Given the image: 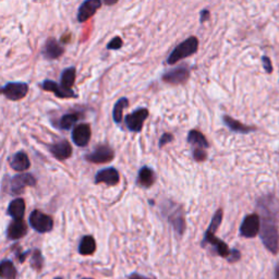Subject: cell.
Instances as JSON below:
<instances>
[{
    "instance_id": "cell-27",
    "label": "cell",
    "mask_w": 279,
    "mask_h": 279,
    "mask_svg": "<svg viewBox=\"0 0 279 279\" xmlns=\"http://www.w3.org/2000/svg\"><path fill=\"white\" fill-rule=\"evenodd\" d=\"M129 105V100L126 97H122L117 101L114 107V110H112V118L116 123H120L122 120V112L123 109L127 108Z\"/></svg>"
},
{
    "instance_id": "cell-19",
    "label": "cell",
    "mask_w": 279,
    "mask_h": 279,
    "mask_svg": "<svg viewBox=\"0 0 279 279\" xmlns=\"http://www.w3.org/2000/svg\"><path fill=\"white\" fill-rule=\"evenodd\" d=\"M63 53V48L61 47V45L55 40V39H50L48 40L44 50H43V55L46 59H57L60 57Z\"/></svg>"
},
{
    "instance_id": "cell-39",
    "label": "cell",
    "mask_w": 279,
    "mask_h": 279,
    "mask_svg": "<svg viewBox=\"0 0 279 279\" xmlns=\"http://www.w3.org/2000/svg\"><path fill=\"white\" fill-rule=\"evenodd\" d=\"M275 277H276V279H279V263L275 268Z\"/></svg>"
},
{
    "instance_id": "cell-38",
    "label": "cell",
    "mask_w": 279,
    "mask_h": 279,
    "mask_svg": "<svg viewBox=\"0 0 279 279\" xmlns=\"http://www.w3.org/2000/svg\"><path fill=\"white\" fill-rule=\"evenodd\" d=\"M103 1L105 4H107V6H112V4L117 3L119 0H103Z\"/></svg>"
},
{
    "instance_id": "cell-26",
    "label": "cell",
    "mask_w": 279,
    "mask_h": 279,
    "mask_svg": "<svg viewBox=\"0 0 279 279\" xmlns=\"http://www.w3.org/2000/svg\"><path fill=\"white\" fill-rule=\"evenodd\" d=\"M76 81V69L68 68L61 74V85L66 89H71Z\"/></svg>"
},
{
    "instance_id": "cell-12",
    "label": "cell",
    "mask_w": 279,
    "mask_h": 279,
    "mask_svg": "<svg viewBox=\"0 0 279 279\" xmlns=\"http://www.w3.org/2000/svg\"><path fill=\"white\" fill-rule=\"evenodd\" d=\"M167 215H168V221L170 222L171 225H173L174 228L176 229V232L179 234L184 233V232L186 230V223H185L184 212H182L181 207L178 205H175V208L169 207Z\"/></svg>"
},
{
    "instance_id": "cell-24",
    "label": "cell",
    "mask_w": 279,
    "mask_h": 279,
    "mask_svg": "<svg viewBox=\"0 0 279 279\" xmlns=\"http://www.w3.org/2000/svg\"><path fill=\"white\" fill-rule=\"evenodd\" d=\"M96 250V242L92 235H85L79 245V253L82 255H91Z\"/></svg>"
},
{
    "instance_id": "cell-21",
    "label": "cell",
    "mask_w": 279,
    "mask_h": 279,
    "mask_svg": "<svg viewBox=\"0 0 279 279\" xmlns=\"http://www.w3.org/2000/svg\"><path fill=\"white\" fill-rule=\"evenodd\" d=\"M25 212V202L23 198H15L9 204L8 207V215L11 216L13 219H22Z\"/></svg>"
},
{
    "instance_id": "cell-7",
    "label": "cell",
    "mask_w": 279,
    "mask_h": 279,
    "mask_svg": "<svg viewBox=\"0 0 279 279\" xmlns=\"http://www.w3.org/2000/svg\"><path fill=\"white\" fill-rule=\"evenodd\" d=\"M190 78V70L185 66L170 70L162 77L164 82L171 85H179L186 83Z\"/></svg>"
},
{
    "instance_id": "cell-16",
    "label": "cell",
    "mask_w": 279,
    "mask_h": 279,
    "mask_svg": "<svg viewBox=\"0 0 279 279\" xmlns=\"http://www.w3.org/2000/svg\"><path fill=\"white\" fill-rule=\"evenodd\" d=\"M208 243L212 244L214 248H215L218 255H221L222 257H226L227 259V256L229 255V252H230L228 245L225 242H223V241L219 240L218 238H216L215 234L205 233V235H204V240L202 242V246H205Z\"/></svg>"
},
{
    "instance_id": "cell-41",
    "label": "cell",
    "mask_w": 279,
    "mask_h": 279,
    "mask_svg": "<svg viewBox=\"0 0 279 279\" xmlns=\"http://www.w3.org/2000/svg\"><path fill=\"white\" fill-rule=\"evenodd\" d=\"M83 279H92V278H83Z\"/></svg>"
},
{
    "instance_id": "cell-35",
    "label": "cell",
    "mask_w": 279,
    "mask_h": 279,
    "mask_svg": "<svg viewBox=\"0 0 279 279\" xmlns=\"http://www.w3.org/2000/svg\"><path fill=\"white\" fill-rule=\"evenodd\" d=\"M174 140V137H173V134H169V133H165L164 136H162V138H160L159 140V147H163L165 146L166 144L171 142Z\"/></svg>"
},
{
    "instance_id": "cell-29",
    "label": "cell",
    "mask_w": 279,
    "mask_h": 279,
    "mask_svg": "<svg viewBox=\"0 0 279 279\" xmlns=\"http://www.w3.org/2000/svg\"><path fill=\"white\" fill-rule=\"evenodd\" d=\"M222 221H223V211H222V209H218V211L215 213V215L213 216L212 222H211V224H209V226H208L205 233L215 234V232L218 229V227L221 226Z\"/></svg>"
},
{
    "instance_id": "cell-34",
    "label": "cell",
    "mask_w": 279,
    "mask_h": 279,
    "mask_svg": "<svg viewBox=\"0 0 279 279\" xmlns=\"http://www.w3.org/2000/svg\"><path fill=\"white\" fill-rule=\"evenodd\" d=\"M240 257H241V253H240V252H239L238 250L232 249V251L229 252V255L227 256V260H228V262H230V263H234V262L239 261Z\"/></svg>"
},
{
    "instance_id": "cell-18",
    "label": "cell",
    "mask_w": 279,
    "mask_h": 279,
    "mask_svg": "<svg viewBox=\"0 0 279 279\" xmlns=\"http://www.w3.org/2000/svg\"><path fill=\"white\" fill-rule=\"evenodd\" d=\"M223 120L224 123L226 125L230 130L235 132V133H241V134H248L250 132H253L255 131L256 129L254 127H249V126H245L243 123H241L240 121L233 119L232 117H229V116H224L223 117Z\"/></svg>"
},
{
    "instance_id": "cell-17",
    "label": "cell",
    "mask_w": 279,
    "mask_h": 279,
    "mask_svg": "<svg viewBox=\"0 0 279 279\" xmlns=\"http://www.w3.org/2000/svg\"><path fill=\"white\" fill-rule=\"evenodd\" d=\"M28 232V226L22 221V219H14V221L9 225L7 229V235L9 239L18 240L24 237Z\"/></svg>"
},
{
    "instance_id": "cell-5",
    "label": "cell",
    "mask_w": 279,
    "mask_h": 279,
    "mask_svg": "<svg viewBox=\"0 0 279 279\" xmlns=\"http://www.w3.org/2000/svg\"><path fill=\"white\" fill-rule=\"evenodd\" d=\"M29 92V85L22 82H10L6 84V87L0 90V93H2L10 100H19L25 97Z\"/></svg>"
},
{
    "instance_id": "cell-36",
    "label": "cell",
    "mask_w": 279,
    "mask_h": 279,
    "mask_svg": "<svg viewBox=\"0 0 279 279\" xmlns=\"http://www.w3.org/2000/svg\"><path fill=\"white\" fill-rule=\"evenodd\" d=\"M209 18H211V12H209L207 9H203L200 12V22L201 23L206 22V21L209 20Z\"/></svg>"
},
{
    "instance_id": "cell-31",
    "label": "cell",
    "mask_w": 279,
    "mask_h": 279,
    "mask_svg": "<svg viewBox=\"0 0 279 279\" xmlns=\"http://www.w3.org/2000/svg\"><path fill=\"white\" fill-rule=\"evenodd\" d=\"M122 45H123V42L121 40V37L116 36L108 43V45H107V49L118 50V49H120V48L122 47Z\"/></svg>"
},
{
    "instance_id": "cell-23",
    "label": "cell",
    "mask_w": 279,
    "mask_h": 279,
    "mask_svg": "<svg viewBox=\"0 0 279 279\" xmlns=\"http://www.w3.org/2000/svg\"><path fill=\"white\" fill-rule=\"evenodd\" d=\"M155 181V174L154 171L147 167V166H144L139 171V176H138V182L139 185H141L144 187H149L151 186H153Z\"/></svg>"
},
{
    "instance_id": "cell-3",
    "label": "cell",
    "mask_w": 279,
    "mask_h": 279,
    "mask_svg": "<svg viewBox=\"0 0 279 279\" xmlns=\"http://www.w3.org/2000/svg\"><path fill=\"white\" fill-rule=\"evenodd\" d=\"M29 222L32 228L35 229L36 232L40 233L49 232L53 227V222L51 217L40 211L32 212L29 218Z\"/></svg>"
},
{
    "instance_id": "cell-37",
    "label": "cell",
    "mask_w": 279,
    "mask_h": 279,
    "mask_svg": "<svg viewBox=\"0 0 279 279\" xmlns=\"http://www.w3.org/2000/svg\"><path fill=\"white\" fill-rule=\"evenodd\" d=\"M129 279H149L147 277H144V276H141V275H139V274H132V275L129 277Z\"/></svg>"
},
{
    "instance_id": "cell-4",
    "label": "cell",
    "mask_w": 279,
    "mask_h": 279,
    "mask_svg": "<svg viewBox=\"0 0 279 279\" xmlns=\"http://www.w3.org/2000/svg\"><path fill=\"white\" fill-rule=\"evenodd\" d=\"M261 221L257 214H251L248 215L241 224L240 234L244 238H254L260 232Z\"/></svg>"
},
{
    "instance_id": "cell-22",
    "label": "cell",
    "mask_w": 279,
    "mask_h": 279,
    "mask_svg": "<svg viewBox=\"0 0 279 279\" xmlns=\"http://www.w3.org/2000/svg\"><path fill=\"white\" fill-rule=\"evenodd\" d=\"M187 142L195 148L205 149L208 147V142L204 134L197 130H191L187 134Z\"/></svg>"
},
{
    "instance_id": "cell-6",
    "label": "cell",
    "mask_w": 279,
    "mask_h": 279,
    "mask_svg": "<svg viewBox=\"0 0 279 279\" xmlns=\"http://www.w3.org/2000/svg\"><path fill=\"white\" fill-rule=\"evenodd\" d=\"M147 117L148 110L146 108H139L126 117V126L132 132H140L142 130L144 121L147 119Z\"/></svg>"
},
{
    "instance_id": "cell-32",
    "label": "cell",
    "mask_w": 279,
    "mask_h": 279,
    "mask_svg": "<svg viewBox=\"0 0 279 279\" xmlns=\"http://www.w3.org/2000/svg\"><path fill=\"white\" fill-rule=\"evenodd\" d=\"M193 157H194L196 162H203V160H205L206 159L205 149L194 148V151H193Z\"/></svg>"
},
{
    "instance_id": "cell-1",
    "label": "cell",
    "mask_w": 279,
    "mask_h": 279,
    "mask_svg": "<svg viewBox=\"0 0 279 279\" xmlns=\"http://www.w3.org/2000/svg\"><path fill=\"white\" fill-rule=\"evenodd\" d=\"M260 227V237L263 243L268 251L276 254L279 248V233L277 228V222L273 216H268L266 214L263 215Z\"/></svg>"
},
{
    "instance_id": "cell-9",
    "label": "cell",
    "mask_w": 279,
    "mask_h": 279,
    "mask_svg": "<svg viewBox=\"0 0 279 279\" xmlns=\"http://www.w3.org/2000/svg\"><path fill=\"white\" fill-rule=\"evenodd\" d=\"M115 157L114 151L108 145H99L96 147L94 151L87 155L85 159L94 164H104L109 163Z\"/></svg>"
},
{
    "instance_id": "cell-25",
    "label": "cell",
    "mask_w": 279,
    "mask_h": 279,
    "mask_svg": "<svg viewBox=\"0 0 279 279\" xmlns=\"http://www.w3.org/2000/svg\"><path fill=\"white\" fill-rule=\"evenodd\" d=\"M18 273L13 263L10 260L0 262V277L4 279H15Z\"/></svg>"
},
{
    "instance_id": "cell-15",
    "label": "cell",
    "mask_w": 279,
    "mask_h": 279,
    "mask_svg": "<svg viewBox=\"0 0 279 279\" xmlns=\"http://www.w3.org/2000/svg\"><path fill=\"white\" fill-rule=\"evenodd\" d=\"M49 151L55 158L59 160H64L71 156L72 147L71 145H70V143L67 141V140H62V141H59L55 144H52V145H50Z\"/></svg>"
},
{
    "instance_id": "cell-11",
    "label": "cell",
    "mask_w": 279,
    "mask_h": 279,
    "mask_svg": "<svg viewBox=\"0 0 279 279\" xmlns=\"http://www.w3.org/2000/svg\"><path fill=\"white\" fill-rule=\"evenodd\" d=\"M91 127L87 123H82L73 129L72 131V141L76 145L80 147L87 146L91 140Z\"/></svg>"
},
{
    "instance_id": "cell-33",
    "label": "cell",
    "mask_w": 279,
    "mask_h": 279,
    "mask_svg": "<svg viewBox=\"0 0 279 279\" xmlns=\"http://www.w3.org/2000/svg\"><path fill=\"white\" fill-rule=\"evenodd\" d=\"M262 63H263V67H264V70L267 73H272L273 72V64L271 59L268 58L267 56H263L262 57Z\"/></svg>"
},
{
    "instance_id": "cell-8",
    "label": "cell",
    "mask_w": 279,
    "mask_h": 279,
    "mask_svg": "<svg viewBox=\"0 0 279 279\" xmlns=\"http://www.w3.org/2000/svg\"><path fill=\"white\" fill-rule=\"evenodd\" d=\"M36 180L31 174H21L14 176L10 181V193L14 195H19L23 192L24 187L35 186Z\"/></svg>"
},
{
    "instance_id": "cell-10",
    "label": "cell",
    "mask_w": 279,
    "mask_h": 279,
    "mask_svg": "<svg viewBox=\"0 0 279 279\" xmlns=\"http://www.w3.org/2000/svg\"><path fill=\"white\" fill-rule=\"evenodd\" d=\"M101 6V0H85L80 6L78 11V21L79 22H85L90 18H92L96 11Z\"/></svg>"
},
{
    "instance_id": "cell-2",
    "label": "cell",
    "mask_w": 279,
    "mask_h": 279,
    "mask_svg": "<svg viewBox=\"0 0 279 279\" xmlns=\"http://www.w3.org/2000/svg\"><path fill=\"white\" fill-rule=\"evenodd\" d=\"M198 50V40L195 36H190L186 40L181 42L175 49L170 52L167 58L168 64H175L184 59L190 57Z\"/></svg>"
},
{
    "instance_id": "cell-14",
    "label": "cell",
    "mask_w": 279,
    "mask_h": 279,
    "mask_svg": "<svg viewBox=\"0 0 279 279\" xmlns=\"http://www.w3.org/2000/svg\"><path fill=\"white\" fill-rule=\"evenodd\" d=\"M42 89L48 91V92H52L55 94L57 97L60 98H71V97H77L76 94H74L73 91L71 89H66L63 88L62 85L57 84L53 81H49V80H46V81L43 82Z\"/></svg>"
},
{
    "instance_id": "cell-13",
    "label": "cell",
    "mask_w": 279,
    "mask_h": 279,
    "mask_svg": "<svg viewBox=\"0 0 279 279\" xmlns=\"http://www.w3.org/2000/svg\"><path fill=\"white\" fill-rule=\"evenodd\" d=\"M119 180V173L112 167L101 169L95 176V184H106L108 186H116L118 185Z\"/></svg>"
},
{
    "instance_id": "cell-30",
    "label": "cell",
    "mask_w": 279,
    "mask_h": 279,
    "mask_svg": "<svg viewBox=\"0 0 279 279\" xmlns=\"http://www.w3.org/2000/svg\"><path fill=\"white\" fill-rule=\"evenodd\" d=\"M43 263H44V260H43L41 251L35 250L33 252V255H32V259H31L32 267H33L34 270H36V271H40L42 266H43Z\"/></svg>"
},
{
    "instance_id": "cell-40",
    "label": "cell",
    "mask_w": 279,
    "mask_h": 279,
    "mask_svg": "<svg viewBox=\"0 0 279 279\" xmlns=\"http://www.w3.org/2000/svg\"><path fill=\"white\" fill-rule=\"evenodd\" d=\"M55 279H62V278H60V277H57V278H55Z\"/></svg>"
},
{
    "instance_id": "cell-20",
    "label": "cell",
    "mask_w": 279,
    "mask_h": 279,
    "mask_svg": "<svg viewBox=\"0 0 279 279\" xmlns=\"http://www.w3.org/2000/svg\"><path fill=\"white\" fill-rule=\"evenodd\" d=\"M10 166H11L12 169L17 171L28 170L31 166L29 156L23 152H18L12 157L11 162H10Z\"/></svg>"
},
{
    "instance_id": "cell-28",
    "label": "cell",
    "mask_w": 279,
    "mask_h": 279,
    "mask_svg": "<svg viewBox=\"0 0 279 279\" xmlns=\"http://www.w3.org/2000/svg\"><path fill=\"white\" fill-rule=\"evenodd\" d=\"M79 120V115L78 114H68L61 117L60 121H59V128L62 130H70L76 122Z\"/></svg>"
}]
</instances>
